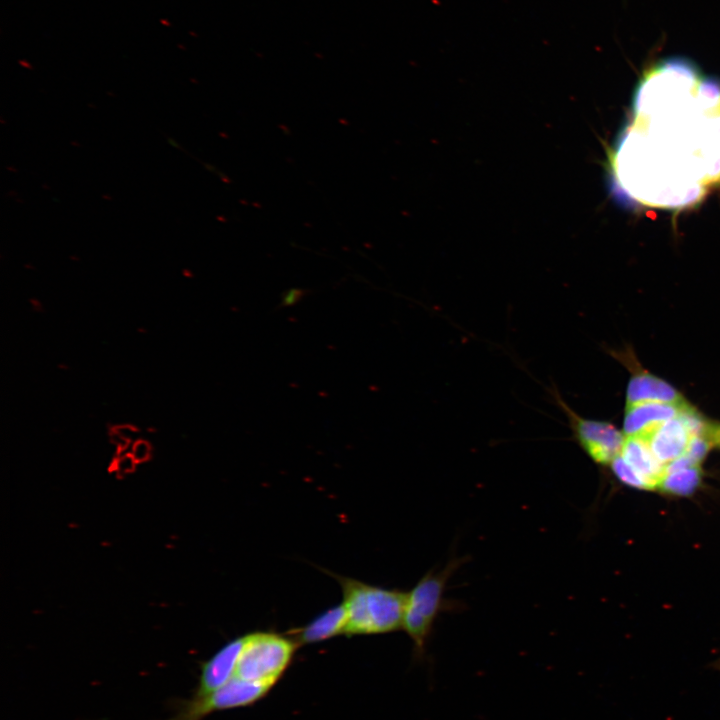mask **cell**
I'll return each mask as SVG.
<instances>
[{
  "instance_id": "1",
  "label": "cell",
  "mask_w": 720,
  "mask_h": 720,
  "mask_svg": "<svg viewBox=\"0 0 720 720\" xmlns=\"http://www.w3.org/2000/svg\"><path fill=\"white\" fill-rule=\"evenodd\" d=\"M720 183V81L671 57L643 74L633 116L610 158L621 201L683 208Z\"/></svg>"
},
{
  "instance_id": "2",
  "label": "cell",
  "mask_w": 720,
  "mask_h": 720,
  "mask_svg": "<svg viewBox=\"0 0 720 720\" xmlns=\"http://www.w3.org/2000/svg\"><path fill=\"white\" fill-rule=\"evenodd\" d=\"M342 588L345 634H385L402 628L407 592L334 575Z\"/></svg>"
},
{
  "instance_id": "3",
  "label": "cell",
  "mask_w": 720,
  "mask_h": 720,
  "mask_svg": "<svg viewBox=\"0 0 720 720\" xmlns=\"http://www.w3.org/2000/svg\"><path fill=\"white\" fill-rule=\"evenodd\" d=\"M464 558L451 559L442 569L429 570L407 592L402 629L413 643L414 657L422 659L439 614L448 608L445 598L447 583Z\"/></svg>"
},
{
  "instance_id": "4",
  "label": "cell",
  "mask_w": 720,
  "mask_h": 720,
  "mask_svg": "<svg viewBox=\"0 0 720 720\" xmlns=\"http://www.w3.org/2000/svg\"><path fill=\"white\" fill-rule=\"evenodd\" d=\"M299 645L288 634L255 631L244 635L235 677L273 687L289 667Z\"/></svg>"
},
{
  "instance_id": "5",
  "label": "cell",
  "mask_w": 720,
  "mask_h": 720,
  "mask_svg": "<svg viewBox=\"0 0 720 720\" xmlns=\"http://www.w3.org/2000/svg\"><path fill=\"white\" fill-rule=\"evenodd\" d=\"M271 687L233 677L213 693L175 700L174 713L166 720H203L213 712L252 705L262 699Z\"/></svg>"
},
{
  "instance_id": "6",
  "label": "cell",
  "mask_w": 720,
  "mask_h": 720,
  "mask_svg": "<svg viewBox=\"0 0 720 720\" xmlns=\"http://www.w3.org/2000/svg\"><path fill=\"white\" fill-rule=\"evenodd\" d=\"M552 395L564 411L576 442L587 456L597 464H610L620 454L625 435L611 423L581 417L567 405L557 390H553Z\"/></svg>"
},
{
  "instance_id": "7",
  "label": "cell",
  "mask_w": 720,
  "mask_h": 720,
  "mask_svg": "<svg viewBox=\"0 0 720 720\" xmlns=\"http://www.w3.org/2000/svg\"><path fill=\"white\" fill-rule=\"evenodd\" d=\"M243 642L244 635L228 641L201 664L200 676L192 696L209 695L234 677Z\"/></svg>"
},
{
  "instance_id": "8",
  "label": "cell",
  "mask_w": 720,
  "mask_h": 720,
  "mask_svg": "<svg viewBox=\"0 0 720 720\" xmlns=\"http://www.w3.org/2000/svg\"><path fill=\"white\" fill-rule=\"evenodd\" d=\"M691 437L686 424L677 415L641 438L647 442L655 457L666 466L685 453Z\"/></svg>"
},
{
  "instance_id": "9",
  "label": "cell",
  "mask_w": 720,
  "mask_h": 720,
  "mask_svg": "<svg viewBox=\"0 0 720 720\" xmlns=\"http://www.w3.org/2000/svg\"><path fill=\"white\" fill-rule=\"evenodd\" d=\"M686 404L687 401L680 404L646 402L626 406L624 435L643 437L658 425L675 418Z\"/></svg>"
},
{
  "instance_id": "10",
  "label": "cell",
  "mask_w": 720,
  "mask_h": 720,
  "mask_svg": "<svg viewBox=\"0 0 720 720\" xmlns=\"http://www.w3.org/2000/svg\"><path fill=\"white\" fill-rule=\"evenodd\" d=\"M346 614L343 604L330 607L313 618L306 625L288 634L301 645L315 644L340 634H345Z\"/></svg>"
},
{
  "instance_id": "11",
  "label": "cell",
  "mask_w": 720,
  "mask_h": 720,
  "mask_svg": "<svg viewBox=\"0 0 720 720\" xmlns=\"http://www.w3.org/2000/svg\"><path fill=\"white\" fill-rule=\"evenodd\" d=\"M625 461L642 477L650 489H657L665 474V465L639 436H625L620 452Z\"/></svg>"
},
{
  "instance_id": "12",
  "label": "cell",
  "mask_w": 720,
  "mask_h": 720,
  "mask_svg": "<svg viewBox=\"0 0 720 720\" xmlns=\"http://www.w3.org/2000/svg\"><path fill=\"white\" fill-rule=\"evenodd\" d=\"M685 401L669 383L647 372L635 374L628 383L626 406L646 402L680 404Z\"/></svg>"
},
{
  "instance_id": "13",
  "label": "cell",
  "mask_w": 720,
  "mask_h": 720,
  "mask_svg": "<svg viewBox=\"0 0 720 720\" xmlns=\"http://www.w3.org/2000/svg\"><path fill=\"white\" fill-rule=\"evenodd\" d=\"M701 476L700 466L665 472L657 489L668 494L686 496L695 491Z\"/></svg>"
},
{
  "instance_id": "14",
  "label": "cell",
  "mask_w": 720,
  "mask_h": 720,
  "mask_svg": "<svg viewBox=\"0 0 720 720\" xmlns=\"http://www.w3.org/2000/svg\"><path fill=\"white\" fill-rule=\"evenodd\" d=\"M615 476L624 484L639 489H648V485L642 477L625 461L619 454L610 463Z\"/></svg>"
},
{
  "instance_id": "15",
  "label": "cell",
  "mask_w": 720,
  "mask_h": 720,
  "mask_svg": "<svg viewBox=\"0 0 720 720\" xmlns=\"http://www.w3.org/2000/svg\"><path fill=\"white\" fill-rule=\"evenodd\" d=\"M711 447L712 444L706 436L695 435L691 437L684 454L695 464L700 465Z\"/></svg>"
},
{
  "instance_id": "16",
  "label": "cell",
  "mask_w": 720,
  "mask_h": 720,
  "mask_svg": "<svg viewBox=\"0 0 720 720\" xmlns=\"http://www.w3.org/2000/svg\"><path fill=\"white\" fill-rule=\"evenodd\" d=\"M705 436L709 439L712 446L720 448V423L708 422Z\"/></svg>"
},
{
  "instance_id": "17",
  "label": "cell",
  "mask_w": 720,
  "mask_h": 720,
  "mask_svg": "<svg viewBox=\"0 0 720 720\" xmlns=\"http://www.w3.org/2000/svg\"><path fill=\"white\" fill-rule=\"evenodd\" d=\"M149 451L148 444L143 440H138L134 443L133 456L137 459H143L147 456Z\"/></svg>"
},
{
  "instance_id": "18",
  "label": "cell",
  "mask_w": 720,
  "mask_h": 720,
  "mask_svg": "<svg viewBox=\"0 0 720 720\" xmlns=\"http://www.w3.org/2000/svg\"><path fill=\"white\" fill-rule=\"evenodd\" d=\"M301 292L300 290H290L285 296H284V304L285 305H291L300 298Z\"/></svg>"
}]
</instances>
